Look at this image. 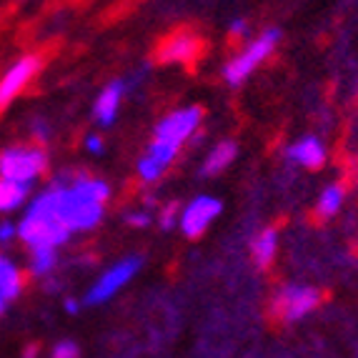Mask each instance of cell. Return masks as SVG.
I'll use <instances>...</instances> for the list:
<instances>
[{
    "label": "cell",
    "instance_id": "4316f807",
    "mask_svg": "<svg viewBox=\"0 0 358 358\" xmlns=\"http://www.w3.org/2000/svg\"><path fill=\"white\" fill-rule=\"evenodd\" d=\"M6 306H8V301L3 299V296H0V316H3V313H6Z\"/></svg>",
    "mask_w": 358,
    "mask_h": 358
},
{
    "label": "cell",
    "instance_id": "ac0fdd59",
    "mask_svg": "<svg viewBox=\"0 0 358 358\" xmlns=\"http://www.w3.org/2000/svg\"><path fill=\"white\" fill-rule=\"evenodd\" d=\"M180 221V203L178 201H168V203L161 206V210H158V223H161L163 231H171V228H176Z\"/></svg>",
    "mask_w": 358,
    "mask_h": 358
},
{
    "label": "cell",
    "instance_id": "d6986e66",
    "mask_svg": "<svg viewBox=\"0 0 358 358\" xmlns=\"http://www.w3.org/2000/svg\"><path fill=\"white\" fill-rule=\"evenodd\" d=\"M80 356V348H78L76 341H60L55 343L53 351H50V358H78Z\"/></svg>",
    "mask_w": 358,
    "mask_h": 358
},
{
    "label": "cell",
    "instance_id": "44dd1931",
    "mask_svg": "<svg viewBox=\"0 0 358 358\" xmlns=\"http://www.w3.org/2000/svg\"><path fill=\"white\" fill-rule=\"evenodd\" d=\"M85 150L93 155H101L103 150H106V143H103V138L96 136V133H90V136H85Z\"/></svg>",
    "mask_w": 358,
    "mask_h": 358
},
{
    "label": "cell",
    "instance_id": "8992f818",
    "mask_svg": "<svg viewBox=\"0 0 358 358\" xmlns=\"http://www.w3.org/2000/svg\"><path fill=\"white\" fill-rule=\"evenodd\" d=\"M143 266V258L141 256H128V258H120L118 263H113L110 268H106L101 275L96 278V283L88 288L85 293V306H101V303H108V301L118 296L128 283L136 278V273L141 271Z\"/></svg>",
    "mask_w": 358,
    "mask_h": 358
},
{
    "label": "cell",
    "instance_id": "4fadbf2b",
    "mask_svg": "<svg viewBox=\"0 0 358 358\" xmlns=\"http://www.w3.org/2000/svg\"><path fill=\"white\" fill-rule=\"evenodd\" d=\"M236 158H238V145H236V141H221V143H215L213 148L206 153L201 173H203L206 178H208V176L223 173Z\"/></svg>",
    "mask_w": 358,
    "mask_h": 358
},
{
    "label": "cell",
    "instance_id": "2e32d148",
    "mask_svg": "<svg viewBox=\"0 0 358 358\" xmlns=\"http://www.w3.org/2000/svg\"><path fill=\"white\" fill-rule=\"evenodd\" d=\"M343 201H346V188H343V183L326 185L316 201V215L323 218V221H329V218H334V215L341 210Z\"/></svg>",
    "mask_w": 358,
    "mask_h": 358
},
{
    "label": "cell",
    "instance_id": "7c38bea8",
    "mask_svg": "<svg viewBox=\"0 0 358 358\" xmlns=\"http://www.w3.org/2000/svg\"><path fill=\"white\" fill-rule=\"evenodd\" d=\"M275 256H278V231L275 228H261L251 238V258L256 263V268L266 271L273 266Z\"/></svg>",
    "mask_w": 358,
    "mask_h": 358
},
{
    "label": "cell",
    "instance_id": "484cf974",
    "mask_svg": "<svg viewBox=\"0 0 358 358\" xmlns=\"http://www.w3.org/2000/svg\"><path fill=\"white\" fill-rule=\"evenodd\" d=\"M36 353H38L36 346H28V348H25V353H23V358H36Z\"/></svg>",
    "mask_w": 358,
    "mask_h": 358
},
{
    "label": "cell",
    "instance_id": "5b68a950",
    "mask_svg": "<svg viewBox=\"0 0 358 358\" xmlns=\"http://www.w3.org/2000/svg\"><path fill=\"white\" fill-rule=\"evenodd\" d=\"M48 150L43 145H8L0 150V178L33 185L48 171Z\"/></svg>",
    "mask_w": 358,
    "mask_h": 358
},
{
    "label": "cell",
    "instance_id": "ba28073f",
    "mask_svg": "<svg viewBox=\"0 0 358 358\" xmlns=\"http://www.w3.org/2000/svg\"><path fill=\"white\" fill-rule=\"evenodd\" d=\"M43 68L41 55H23L0 76V113L10 106L15 98H20V93L28 90V85L36 80V76Z\"/></svg>",
    "mask_w": 358,
    "mask_h": 358
},
{
    "label": "cell",
    "instance_id": "5bb4252c",
    "mask_svg": "<svg viewBox=\"0 0 358 358\" xmlns=\"http://www.w3.org/2000/svg\"><path fill=\"white\" fill-rule=\"evenodd\" d=\"M23 291H25L23 271H20L6 253H0V296L10 303V301L20 299V293Z\"/></svg>",
    "mask_w": 358,
    "mask_h": 358
},
{
    "label": "cell",
    "instance_id": "cb8c5ba5",
    "mask_svg": "<svg viewBox=\"0 0 358 358\" xmlns=\"http://www.w3.org/2000/svg\"><path fill=\"white\" fill-rule=\"evenodd\" d=\"M228 33H231V38H243L245 33H248V25H245V20L236 18L231 25H228Z\"/></svg>",
    "mask_w": 358,
    "mask_h": 358
},
{
    "label": "cell",
    "instance_id": "ffe728a7",
    "mask_svg": "<svg viewBox=\"0 0 358 358\" xmlns=\"http://www.w3.org/2000/svg\"><path fill=\"white\" fill-rule=\"evenodd\" d=\"M150 221H153V215L148 213L145 208H138V210H131V213L126 215V223L131 228H148Z\"/></svg>",
    "mask_w": 358,
    "mask_h": 358
},
{
    "label": "cell",
    "instance_id": "d4e9b609",
    "mask_svg": "<svg viewBox=\"0 0 358 358\" xmlns=\"http://www.w3.org/2000/svg\"><path fill=\"white\" fill-rule=\"evenodd\" d=\"M80 306H83V303H80V301H78V299H66V303H63V308H66L68 313H78V310H80Z\"/></svg>",
    "mask_w": 358,
    "mask_h": 358
},
{
    "label": "cell",
    "instance_id": "277c9868",
    "mask_svg": "<svg viewBox=\"0 0 358 358\" xmlns=\"http://www.w3.org/2000/svg\"><path fill=\"white\" fill-rule=\"evenodd\" d=\"M321 301L323 296L318 288L308 286V283H286L273 291L268 310L275 321L288 326V323H299L308 318L321 306Z\"/></svg>",
    "mask_w": 358,
    "mask_h": 358
},
{
    "label": "cell",
    "instance_id": "30bf717a",
    "mask_svg": "<svg viewBox=\"0 0 358 358\" xmlns=\"http://www.w3.org/2000/svg\"><path fill=\"white\" fill-rule=\"evenodd\" d=\"M286 161L291 166L306 168V171H318L326 163V145L316 136L299 138L286 148Z\"/></svg>",
    "mask_w": 358,
    "mask_h": 358
},
{
    "label": "cell",
    "instance_id": "7a4b0ae2",
    "mask_svg": "<svg viewBox=\"0 0 358 358\" xmlns=\"http://www.w3.org/2000/svg\"><path fill=\"white\" fill-rule=\"evenodd\" d=\"M73 233L60 218V185L53 183L43 188L25 208V215L18 223V238L28 245V251L36 248H60L68 243Z\"/></svg>",
    "mask_w": 358,
    "mask_h": 358
},
{
    "label": "cell",
    "instance_id": "6da1fadb",
    "mask_svg": "<svg viewBox=\"0 0 358 358\" xmlns=\"http://www.w3.org/2000/svg\"><path fill=\"white\" fill-rule=\"evenodd\" d=\"M201 120H203V110L198 106L176 108L166 118H161L148 148L138 161V178L148 185L158 183L168 173V168L176 163L180 148L196 136V131L201 128Z\"/></svg>",
    "mask_w": 358,
    "mask_h": 358
},
{
    "label": "cell",
    "instance_id": "e0dca14e",
    "mask_svg": "<svg viewBox=\"0 0 358 358\" xmlns=\"http://www.w3.org/2000/svg\"><path fill=\"white\" fill-rule=\"evenodd\" d=\"M55 263H58V248H36V251H30L28 261L30 275L45 278L55 271Z\"/></svg>",
    "mask_w": 358,
    "mask_h": 358
},
{
    "label": "cell",
    "instance_id": "9a60e30c",
    "mask_svg": "<svg viewBox=\"0 0 358 358\" xmlns=\"http://www.w3.org/2000/svg\"><path fill=\"white\" fill-rule=\"evenodd\" d=\"M33 185L15 183V180L0 178V213H13L28 203Z\"/></svg>",
    "mask_w": 358,
    "mask_h": 358
},
{
    "label": "cell",
    "instance_id": "603a6c76",
    "mask_svg": "<svg viewBox=\"0 0 358 358\" xmlns=\"http://www.w3.org/2000/svg\"><path fill=\"white\" fill-rule=\"evenodd\" d=\"M33 138L38 141V145H43L50 138V128L45 126L43 120H36V123H33Z\"/></svg>",
    "mask_w": 358,
    "mask_h": 358
},
{
    "label": "cell",
    "instance_id": "8fae6325",
    "mask_svg": "<svg viewBox=\"0 0 358 358\" xmlns=\"http://www.w3.org/2000/svg\"><path fill=\"white\" fill-rule=\"evenodd\" d=\"M126 96V83L123 80H110L106 88L98 93L96 103H93V118L101 128H110L118 118L120 101Z\"/></svg>",
    "mask_w": 358,
    "mask_h": 358
},
{
    "label": "cell",
    "instance_id": "7402d4cb",
    "mask_svg": "<svg viewBox=\"0 0 358 358\" xmlns=\"http://www.w3.org/2000/svg\"><path fill=\"white\" fill-rule=\"evenodd\" d=\"M13 238H18V226L10 221L0 223V243H10Z\"/></svg>",
    "mask_w": 358,
    "mask_h": 358
},
{
    "label": "cell",
    "instance_id": "3957f363",
    "mask_svg": "<svg viewBox=\"0 0 358 358\" xmlns=\"http://www.w3.org/2000/svg\"><path fill=\"white\" fill-rule=\"evenodd\" d=\"M278 41H281V30L278 28L263 30L261 36L248 41L243 48L223 66V80H226L228 85H233V88L243 85L245 80L273 55V50L278 48Z\"/></svg>",
    "mask_w": 358,
    "mask_h": 358
},
{
    "label": "cell",
    "instance_id": "9c48e42d",
    "mask_svg": "<svg viewBox=\"0 0 358 358\" xmlns=\"http://www.w3.org/2000/svg\"><path fill=\"white\" fill-rule=\"evenodd\" d=\"M223 206L218 198L213 196H196L191 203L180 208V221H178V228L183 233L185 238H201L213 221L221 215Z\"/></svg>",
    "mask_w": 358,
    "mask_h": 358
},
{
    "label": "cell",
    "instance_id": "52a82bcc",
    "mask_svg": "<svg viewBox=\"0 0 358 358\" xmlns=\"http://www.w3.org/2000/svg\"><path fill=\"white\" fill-rule=\"evenodd\" d=\"M203 53V38L196 30L178 28L171 36H166L158 48H155V60L161 66H188Z\"/></svg>",
    "mask_w": 358,
    "mask_h": 358
}]
</instances>
